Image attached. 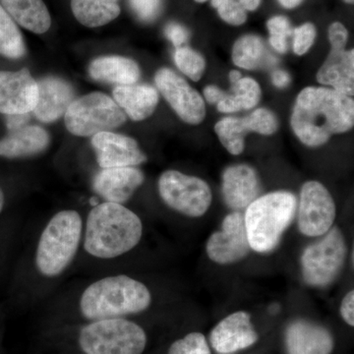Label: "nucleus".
<instances>
[{
    "instance_id": "obj_1",
    "label": "nucleus",
    "mask_w": 354,
    "mask_h": 354,
    "mask_svg": "<svg viewBox=\"0 0 354 354\" xmlns=\"http://www.w3.org/2000/svg\"><path fill=\"white\" fill-rule=\"evenodd\" d=\"M290 124L305 146L325 145L335 135L353 129V99L328 87L304 88L297 95Z\"/></svg>"
},
{
    "instance_id": "obj_2",
    "label": "nucleus",
    "mask_w": 354,
    "mask_h": 354,
    "mask_svg": "<svg viewBox=\"0 0 354 354\" xmlns=\"http://www.w3.org/2000/svg\"><path fill=\"white\" fill-rule=\"evenodd\" d=\"M143 223L131 209L118 203L95 205L83 230L86 252L97 259H114L138 245Z\"/></svg>"
},
{
    "instance_id": "obj_3",
    "label": "nucleus",
    "mask_w": 354,
    "mask_h": 354,
    "mask_svg": "<svg viewBox=\"0 0 354 354\" xmlns=\"http://www.w3.org/2000/svg\"><path fill=\"white\" fill-rule=\"evenodd\" d=\"M151 302L152 295L143 283L127 274H116L88 286L81 295L79 307L86 319L97 321L141 313Z\"/></svg>"
},
{
    "instance_id": "obj_4",
    "label": "nucleus",
    "mask_w": 354,
    "mask_h": 354,
    "mask_svg": "<svg viewBox=\"0 0 354 354\" xmlns=\"http://www.w3.org/2000/svg\"><path fill=\"white\" fill-rule=\"evenodd\" d=\"M297 209V197L288 191L268 193L251 203L244 215L250 248L258 253L274 250Z\"/></svg>"
},
{
    "instance_id": "obj_5",
    "label": "nucleus",
    "mask_w": 354,
    "mask_h": 354,
    "mask_svg": "<svg viewBox=\"0 0 354 354\" xmlns=\"http://www.w3.org/2000/svg\"><path fill=\"white\" fill-rule=\"evenodd\" d=\"M83 220L74 209L58 212L46 223L36 251V266L46 278H57L71 264L83 239Z\"/></svg>"
},
{
    "instance_id": "obj_6",
    "label": "nucleus",
    "mask_w": 354,
    "mask_h": 354,
    "mask_svg": "<svg viewBox=\"0 0 354 354\" xmlns=\"http://www.w3.org/2000/svg\"><path fill=\"white\" fill-rule=\"evenodd\" d=\"M146 344L144 330L124 318L93 321L79 334V346L86 354H142Z\"/></svg>"
},
{
    "instance_id": "obj_7",
    "label": "nucleus",
    "mask_w": 354,
    "mask_h": 354,
    "mask_svg": "<svg viewBox=\"0 0 354 354\" xmlns=\"http://www.w3.org/2000/svg\"><path fill=\"white\" fill-rule=\"evenodd\" d=\"M127 118L114 100L99 92L74 100L64 114L67 130L79 137L111 131L121 127Z\"/></svg>"
},
{
    "instance_id": "obj_8",
    "label": "nucleus",
    "mask_w": 354,
    "mask_h": 354,
    "mask_svg": "<svg viewBox=\"0 0 354 354\" xmlns=\"http://www.w3.org/2000/svg\"><path fill=\"white\" fill-rule=\"evenodd\" d=\"M158 187L167 207L190 218L204 216L213 199L206 181L180 171H165L158 179Z\"/></svg>"
},
{
    "instance_id": "obj_9",
    "label": "nucleus",
    "mask_w": 354,
    "mask_h": 354,
    "mask_svg": "<svg viewBox=\"0 0 354 354\" xmlns=\"http://www.w3.org/2000/svg\"><path fill=\"white\" fill-rule=\"evenodd\" d=\"M320 241L305 249L301 257L304 278L308 285L324 288L335 281L344 267L346 245L339 227L330 228Z\"/></svg>"
},
{
    "instance_id": "obj_10",
    "label": "nucleus",
    "mask_w": 354,
    "mask_h": 354,
    "mask_svg": "<svg viewBox=\"0 0 354 354\" xmlns=\"http://www.w3.org/2000/svg\"><path fill=\"white\" fill-rule=\"evenodd\" d=\"M337 209L329 190L319 181L302 186L298 204V227L306 236H322L334 225Z\"/></svg>"
},
{
    "instance_id": "obj_11",
    "label": "nucleus",
    "mask_w": 354,
    "mask_h": 354,
    "mask_svg": "<svg viewBox=\"0 0 354 354\" xmlns=\"http://www.w3.org/2000/svg\"><path fill=\"white\" fill-rule=\"evenodd\" d=\"M156 86L174 113L184 122L197 125L206 118V104L199 92L176 72L160 68L155 75Z\"/></svg>"
},
{
    "instance_id": "obj_12",
    "label": "nucleus",
    "mask_w": 354,
    "mask_h": 354,
    "mask_svg": "<svg viewBox=\"0 0 354 354\" xmlns=\"http://www.w3.org/2000/svg\"><path fill=\"white\" fill-rule=\"evenodd\" d=\"M250 249L244 215L239 212L223 218L221 230L209 236L206 245L209 259L221 265L234 264L243 260Z\"/></svg>"
},
{
    "instance_id": "obj_13",
    "label": "nucleus",
    "mask_w": 354,
    "mask_h": 354,
    "mask_svg": "<svg viewBox=\"0 0 354 354\" xmlns=\"http://www.w3.org/2000/svg\"><path fill=\"white\" fill-rule=\"evenodd\" d=\"M38 101V84L29 70L0 71V113L6 115L32 111Z\"/></svg>"
},
{
    "instance_id": "obj_14",
    "label": "nucleus",
    "mask_w": 354,
    "mask_h": 354,
    "mask_svg": "<svg viewBox=\"0 0 354 354\" xmlns=\"http://www.w3.org/2000/svg\"><path fill=\"white\" fill-rule=\"evenodd\" d=\"M91 143L101 169L137 167L147 160L136 140L125 135L101 132L93 136Z\"/></svg>"
},
{
    "instance_id": "obj_15",
    "label": "nucleus",
    "mask_w": 354,
    "mask_h": 354,
    "mask_svg": "<svg viewBox=\"0 0 354 354\" xmlns=\"http://www.w3.org/2000/svg\"><path fill=\"white\" fill-rule=\"evenodd\" d=\"M145 176L136 167L102 169L93 180V188L104 201L123 204L144 183Z\"/></svg>"
},
{
    "instance_id": "obj_16",
    "label": "nucleus",
    "mask_w": 354,
    "mask_h": 354,
    "mask_svg": "<svg viewBox=\"0 0 354 354\" xmlns=\"http://www.w3.org/2000/svg\"><path fill=\"white\" fill-rule=\"evenodd\" d=\"M250 315L239 311L221 321L212 330L209 341L216 353L230 354L249 348L257 342Z\"/></svg>"
},
{
    "instance_id": "obj_17",
    "label": "nucleus",
    "mask_w": 354,
    "mask_h": 354,
    "mask_svg": "<svg viewBox=\"0 0 354 354\" xmlns=\"http://www.w3.org/2000/svg\"><path fill=\"white\" fill-rule=\"evenodd\" d=\"M38 84V101L32 109L36 118L44 123L53 122L66 113L75 100L71 84L59 77L48 76Z\"/></svg>"
},
{
    "instance_id": "obj_18",
    "label": "nucleus",
    "mask_w": 354,
    "mask_h": 354,
    "mask_svg": "<svg viewBox=\"0 0 354 354\" xmlns=\"http://www.w3.org/2000/svg\"><path fill=\"white\" fill-rule=\"evenodd\" d=\"M221 188L225 204L230 209H246L259 197V176L250 165H232L223 171Z\"/></svg>"
},
{
    "instance_id": "obj_19",
    "label": "nucleus",
    "mask_w": 354,
    "mask_h": 354,
    "mask_svg": "<svg viewBox=\"0 0 354 354\" xmlns=\"http://www.w3.org/2000/svg\"><path fill=\"white\" fill-rule=\"evenodd\" d=\"M317 81L342 94L354 92V50H332L317 73Z\"/></svg>"
},
{
    "instance_id": "obj_20",
    "label": "nucleus",
    "mask_w": 354,
    "mask_h": 354,
    "mask_svg": "<svg viewBox=\"0 0 354 354\" xmlns=\"http://www.w3.org/2000/svg\"><path fill=\"white\" fill-rule=\"evenodd\" d=\"M286 348L290 354H330L334 342L330 333L320 326L297 321L286 330Z\"/></svg>"
},
{
    "instance_id": "obj_21",
    "label": "nucleus",
    "mask_w": 354,
    "mask_h": 354,
    "mask_svg": "<svg viewBox=\"0 0 354 354\" xmlns=\"http://www.w3.org/2000/svg\"><path fill=\"white\" fill-rule=\"evenodd\" d=\"M114 102L130 120H145L155 113L158 104L157 88L149 84L116 86L113 92Z\"/></svg>"
},
{
    "instance_id": "obj_22",
    "label": "nucleus",
    "mask_w": 354,
    "mask_h": 354,
    "mask_svg": "<svg viewBox=\"0 0 354 354\" xmlns=\"http://www.w3.org/2000/svg\"><path fill=\"white\" fill-rule=\"evenodd\" d=\"M50 142V135L44 128L26 125L20 129L9 132L7 136L0 140V157H32L46 151Z\"/></svg>"
},
{
    "instance_id": "obj_23",
    "label": "nucleus",
    "mask_w": 354,
    "mask_h": 354,
    "mask_svg": "<svg viewBox=\"0 0 354 354\" xmlns=\"http://www.w3.org/2000/svg\"><path fill=\"white\" fill-rule=\"evenodd\" d=\"M88 74L99 82L125 86L138 82L141 71L139 65L134 60L113 55L93 60L88 66Z\"/></svg>"
},
{
    "instance_id": "obj_24",
    "label": "nucleus",
    "mask_w": 354,
    "mask_h": 354,
    "mask_svg": "<svg viewBox=\"0 0 354 354\" xmlns=\"http://www.w3.org/2000/svg\"><path fill=\"white\" fill-rule=\"evenodd\" d=\"M0 6L16 24L35 34H44L50 28V14L43 0H0Z\"/></svg>"
},
{
    "instance_id": "obj_25",
    "label": "nucleus",
    "mask_w": 354,
    "mask_h": 354,
    "mask_svg": "<svg viewBox=\"0 0 354 354\" xmlns=\"http://www.w3.org/2000/svg\"><path fill=\"white\" fill-rule=\"evenodd\" d=\"M71 10L85 27H102L120 16V0H71Z\"/></svg>"
},
{
    "instance_id": "obj_26",
    "label": "nucleus",
    "mask_w": 354,
    "mask_h": 354,
    "mask_svg": "<svg viewBox=\"0 0 354 354\" xmlns=\"http://www.w3.org/2000/svg\"><path fill=\"white\" fill-rule=\"evenodd\" d=\"M262 97L259 83L251 77H242L239 82L232 85L230 92H225V97L216 109L221 113H234L241 111H250L257 106Z\"/></svg>"
},
{
    "instance_id": "obj_27",
    "label": "nucleus",
    "mask_w": 354,
    "mask_h": 354,
    "mask_svg": "<svg viewBox=\"0 0 354 354\" xmlns=\"http://www.w3.org/2000/svg\"><path fill=\"white\" fill-rule=\"evenodd\" d=\"M215 132L221 145L228 153L239 156L245 149V138L249 134L243 120L234 116L221 118L215 125Z\"/></svg>"
},
{
    "instance_id": "obj_28",
    "label": "nucleus",
    "mask_w": 354,
    "mask_h": 354,
    "mask_svg": "<svg viewBox=\"0 0 354 354\" xmlns=\"http://www.w3.org/2000/svg\"><path fill=\"white\" fill-rule=\"evenodd\" d=\"M266 48L264 41L256 35H246L235 41L232 58L239 68L252 70L262 64Z\"/></svg>"
},
{
    "instance_id": "obj_29",
    "label": "nucleus",
    "mask_w": 354,
    "mask_h": 354,
    "mask_svg": "<svg viewBox=\"0 0 354 354\" xmlns=\"http://www.w3.org/2000/svg\"><path fill=\"white\" fill-rule=\"evenodd\" d=\"M24 39L15 21L0 6V55L18 59L24 57Z\"/></svg>"
},
{
    "instance_id": "obj_30",
    "label": "nucleus",
    "mask_w": 354,
    "mask_h": 354,
    "mask_svg": "<svg viewBox=\"0 0 354 354\" xmlns=\"http://www.w3.org/2000/svg\"><path fill=\"white\" fill-rule=\"evenodd\" d=\"M174 58L177 68L180 70L184 75L195 82L201 80L206 70V60L201 53L188 46H183L176 48Z\"/></svg>"
},
{
    "instance_id": "obj_31",
    "label": "nucleus",
    "mask_w": 354,
    "mask_h": 354,
    "mask_svg": "<svg viewBox=\"0 0 354 354\" xmlns=\"http://www.w3.org/2000/svg\"><path fill=\"white\" fill-rule=\"evenodd\" d=\"M242 120L249 133L271 136L279 129V120L276 114L266 108L254 109L252 113Z\"/></svg>"
},
{
    "instance_id": "obj_32",
    "label": "nucleus",
    "mask_w": 354,
    "mask_h": 354,
    "mask_svg": "<svg viewBox=\"0 0 354 354\" xmlns=\"http://www.w3.org/2000/svg\"><path fill=\"white\" fill-rule=\"evenodd\" d=\"M269 30V43L277 53H286L288 51V38L292 34L290 21L285 16H274L267 22Z\"/></svg>"
},
{
    "instance_id": "obj_33",
    "label": "nucleus",
    "mask_w": 354,
    "mask_h": 354,
    "mask_svg": "<svg viewBox=\"0 0 354 354\" xmlns=\"http://www.w3.org/2000/svg\"><path fill=\"white\" fill-rule=\"evenodd\" d=\"M169 354H211L206 337L200 333H191L171 344Z\"/></svg>"
},
{
    "instance_id": "obj_34",
    "label": "nucleus",
    "mask_w": 354,
    "mask_h": 354,
    "mask_svg": "<svg viewBox=\"0 0 354 354\" xmlns=\"http://www.w3.org/2000/svg\"><path fill=\"white\" fill-rule=\"evenodd\" d=\"M212 6L227 24L241 26L245 23L246 10L235 0H212Z\"/></svg>"
},
{
    "instance_id": "obj_35",
    "label": "nucleus",
    "mask_w": 354,
    "mask_h": 354,
    "mask_svg": "<svg viewBox=\"0 0 354 354\" xmlns=\"http://www.w3.org/2000/svg\"><path fill=\"white\" fill-rule=\"evenodd\" d=\"M293 34V51L295 55H306L311 46H313L316 39V28L311 23H305V24L295 28L292 31Z\"/></svg>"
},
{
    "instance_id": "obj_36",
    "label": "nucleus",
    "mask_w": 354,
    "mask_h": 354,
    "mask_svg": "<svg viewBox=\"0 0 354 354\" xmlns=\"http://www.w3.org/2000/svg\"><path fill=\"white\" fill-rule=\"evenodd\" d=\"M132 10L144 22H151L162 10V0H129Z\"/></svg>"
},
{
    "instance_id": "obj_37",
    "label": "nucleus",
    "mask_w": 354,
    "mask_h": 354,
    "mask_svg": "<svg viewBox=\"0 0 354 354\" xmlns=\"http://www.w3.org/2000/svg\"><path fill=\"white\" fill-rule=\"evenodd\" d=\"M348 39V32L342 23L335 22L329 28V41L332 50H344Z\"/></svg>"
},
{
    "instance_id": "obj_38",
    "label": "nucleus",
    "mask_w": 354,
    "mask_h": 354,
    "mask_svg": "<svg viewBox=\"0 0 354 354\" xmlns=\"http://www.w3.org/2000/svg\"><path fill=\"white\" fill-rule=\"evenodd\" d=\"M165 36L171 41L174 48H179L185 46L189 38V32L183 27V26L177 24V23H171L165 27Z\"/></svg>"
},
{
    "instance_id": "obj_39",
    "label": "nucleus",
    "mask_w": 354,
    "mask_h": 354,
    "mask_svg": "<svg viewBox=\"0 0 354 354\" xmlns=\"http://www.w3.org/2000/svg\"><path fill=\"white\" fill-rule=\"evenodd\" d=\"M341 314L344 320L348 325L354 326V292L348 291V295L342 299L341 305Z\"/></svg>"
},
{
    "instance_id": "obj_40",
    "label": "nucleus",
    "mask_w": 354,
    "mask_h": 354,
    "mask_svg": "<svg viewBox=\"0 0 354 354\" xmlns=\"http://www.w3.org/2000/svg\"><path fill=\"white\" fill-rule=\"evenodd\" d=\"M225 92H223L221 88L216 87L215 85H208L203 91L204 95V101L209 102V104H218V102L225 97Z\"/></svg>"
},
{
    "instance_id": "obj_41",
    "label": "nucleus",
    "mask_w": 354,
    "mask_h": 354,
    "mask_svg": "<svg viewBox=\"0 0 354 354\" xmlns=\"http://www.w3.org/2000/svg\"><path fill=\"white\" fill-rule=\"evenodd\" d=\"M28 120H29V113L7 115V128L10 132L20 129L27 125Z\"/></svg>"
},
{
    "instance_id": "obj_42",
    "label": "nucleus",
    "mask_w": 354,
    "mask_h": 354,
    "mask_svg": "<svg viewBox=\"0 0 354 354\" xmlns=\"http://www.w3.org/2000/svg\"><path fill=\"white\" fill-rule=\"evenodd\" d=\"M272 84L277 88H283L288 87L290 83V76L288 72L283 69L276 70L272 75Z\"/></svg>"
},
{
    "instance_id": "obj_43",
    "label": "nucleus",
    "mask_w": 354,
    "mask_h": 354,
    "mask_svg": "<svg viewBox=\"0 0 354 354\" xmlns=\"http://www.w3.org/2000/svg\"><path fill=\"white\" fill-rule=\"evenodd\" d=\"M244 10L254 11L259 7L261 0H239Z\"/></svg>"
},
{
    "instance_id": "obj_44",
    "label": "nucleus",
    "mask_w": 354,
    "mask_h": 354,
    "mask_svg": "<svg viewBox=\"0 0 354 354\" xmlns=\"http://www.w3.org/2000/svg\"><path fill=\"white\" fill-rule=\"evenodd\" d=\"M304 0H279V3L281 4L285 8L291 9L295 8L299 6Z\"/></svg>"
},
{
    "instance_id": "obj_45",
    "label": "nucleus",
    "mask_w": 354,
    "mask_h": 354,
    "mask_svg": "<svg viewBox=\"0 0 354 354\" xmlns=\"http://www.w3.org/2000/svg\"><path fill=\"white\" fill-rule=\"evenodd\" d=\"M242 78V74L241 71L239 70H232L230 72V83L234 85V84L239 82V80Z\"/></svg>"
},
{
    "instance_id": "obj_46",
    "label": "nucleus",
    "mask_w": 354,
    "mask_h": 354,
    "mask_svg": "<svg viewBox=\"0 0 354 354\" xmlns=\"http://www.w3.org/2000/svg\"><path fill=\"white\" fill-rule=\"evenodd\" d=\"M4 202H6V198H4V193L0 187V214H1L2 209L4 208Z\"/></svg>"
},
{
    "instance_id": "obj_47",
    "label": "nucleus",
    "mask_w": 354,
    "mask_h": 354,
    "mask_svg": "<svg viewBox=\"0 0 354 354\" xmlns=\"http://www.w3.org/2000/svg\"><path fill=\"white\" fill-rule=\"evenodd\" d=\"M344 1H346V3L353 4L354 2V0H344Z\"/></svg>"
},
{
    "instance_id": "obj_48",
    "label": "nucleus",
    "mask_w": 354,
    "mask_h": 354,
    "mask_svg": "<svg viewBox=\"0 0 354 354\" xmlns=\"http://www.w3.org/2000/svg\"><path fill=\"white\" fill-rule=\"evenodd\" d=\"M196 2H199V3H203V2H206L207 0H195Z\"/></svg>"
}]
</instances>
